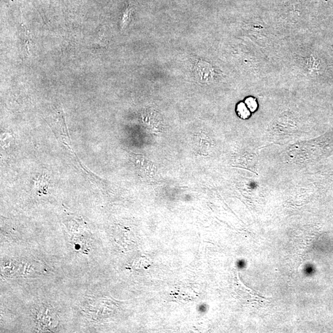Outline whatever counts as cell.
I'll use <instances>...</instances> for the list:
<instances>
[{
	"label": "cell",
	"instance_id": "cell-1",
	"mask_svg": "<svg viewBox=\"0 0 333 333\" xmlns=\"http://www.w3.org/2000/svg\"><path fill=\"white\" fill-rule=\"evenodd\" d=\"M237 113L240 117L243 119L248 118L251 115L250 110L248 109L247 105L243 102H240L238 105Z\"/></svg>",
	"mask_w": 333,
	"mask_h": 333
},
{
	"label": "cell",
	"instance_id": "cell-2",
	"mask_svg": "<svg viewBox=\"0 0 333 333\" xmlns=\"http://www.w3.org/2000/svg\"><path fill=\"white\" fill-rule=\"evenodd\" d=\"M245 104L251 112H254L257 109V106H258L256 99L253 98V97H248V98L246 99Z\"/></svg>",
	"mask_w": 333,
	"mask_h": 333
}]
</instances>
